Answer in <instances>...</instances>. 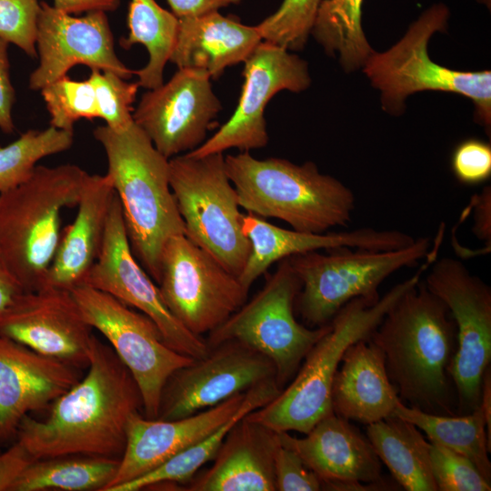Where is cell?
<instances>
[{
	"mask_svg": "<svg viewBox=\"0 0 491 491\" xmlns=\"http://www.w3.org/2000/svg\"><path fill=\"white\" fill-rule=\"evenodd\" d=\"M50 406L46 418L28 415L16 431V441L34 459L69 455L120 459L128 418L143 410L130 371L95 335L87 372Z\"/></svg>",
	"mask_w": 491,
	"mask_h": 491,
	"instance_id": "obj_1",
	"label": "cell"
},
{
	"mask_svg": "<svg viewBox=\"0 0 491 491\" xmlns=\"http://www.w3.org/2000/svg\"><path fill=\"white\" fill-rule=\"evenodd\" d=\"M368 339L381 350L388 377L405 405L430 414H456L449 375L456 328L446 304L424 280L396 300Z\"/></svg>",
	"mask_w": 491,
	"mask_h": 491,
	"instance_id": "obj_2",
	"label": "cell"
},
{
	"mask_svg": "<svg viewBox=\"0 0 491 491\" xmlns=\"http://www.w3.org/2000/svg\"><path fill=\"white\" fill-rule=\"evenodd\" d=\"M106 155L108 170L135 258L157 284L165 243L185 235L169 182V159L133 121L121 130L99 125L94 132Z\"/></svg>",
	"mask_w": 491,
	"mask_h": 491,
	"instance_id": "obj_3",
	"label": "cell"
},
{
	"mask_svg": "<svg viewBox=\"0 0 491 491\" xmlns=\"http://www.w3.org/2000/svg\"><path fill=\"white\" fill-rule=\"evenodd\" d=\"M426 260L412 276L378 300L356 297L346 303L306 354L290 384L270 402L249 413L247 418L276 432L306 434L334 413L332 386L345 352L354 343L368 339L396 300L422 279L434 257L427 256Z\"/></svg>",
	"mask_w": 491,
	"mask_h": 491,
	"instance_id": "obj_4",
	"label": "cell"
},
{
	"mask_svg": "<svg viewBox=\"0 0 491 491\" xmlns=\"http://www.w3.org/2000/svg\"><path fill=\"white\" fill-rule=\"evenodd\" d=\"M240 207L260 217L283 220L292 229L326 233L346 227L356 207L353 191L322 174L313 162L257 159L249 151L225 156Z\"/></svg>",
	"mask_w": 491,
	"mask_h": 491,
	"instance_id": "obj_5",
	"label": "cell"
},
{
	"mask_svg": "<svg viewBox=\"0 0 491 491\" xmlns=\"http://www.w3.org/2000/svg\"><path fill=\"white\" fill-rule=\"evenodd\" d=\"M90 174L72 164L37 165L0 194V251L25 291L45 286L61 237V212L76 206Z\"/></svg>",
	"mask_w": 491,
	"mask_h": 491,
	"instance_id": "obj_6",
	"label": "cell"
},
{
	"mask_svg": "<svg viewBox=\"0 0 491 491\" xmlns=\"http://www.w3.org/2000/svg\"><path fill=\"white\" fill-rule=\"evenodd\" d=\"M431 249L428 237L389 251L339 247L311 251L288 257L301 282L296 298L297 310L309 327L328 324L356 297L380 298L378 288L392 274L416 266Z\"/></svg>",
	"mask_w": 491,
	"mask_h": 491,
	"instance_id": "obj_7",
	"label": "cell"
},
{
	"mask_svg": "<svg viewBox=\"0 0 491 491\" xmlns=\"http://www.w3.org/2000/svg\"><path fill=\"white\" fill-rule=\"evenodd\" d=\"M169 182L185 235L238 276L250 254L237 195L221 153L169 159Z\"/></svg>",
	"mask_w": 491,
	"mask_h": 491,
	"instance_id": "obj_8",
	"label": "cell"
},
{
	"mask_svg": "<svg viewBox=\"0 0 491 491\" xmlns=\"http://www.w3.org/2000/svg\"><path fill=\"white\" fill-rule=\"evenodd\" d=\"M449 11L444 4L426 10L395 45L375 53L364 64V72L382 93L386 108L399 109L405 98L420 91H444L470 98L482 124L491 123L490 71L463 72L442 66L430 59L427 44L436 32L445 30Z\"/></svg>",
	"mask_w": 491,
	"mask_h": 491,
	"instance_id": "obj_9",
	"label": "cell"
},
{
	"mask_svg": "<svg viewBox=\"0 0 491 491\" xmlns=\"http://www.w3.org/2000/svg\"><path fill=\"white\" fill-rule=\"evenodd\" d=\"M300 288L301 282L288 259L279 261L262 289L208 334V347L227 340L249 346L273 362L276 383L282 389L330 326L328 323L309 327L297 322L294 306Z\"/></svg>",
	"mask_w": 491,
	"mask_h": 491,
	"instance_id": "obj_10",
	"label": "cell"
},
{
	"mask_svg": "<svg viewBox=\"0 0 491 491\" xmlns=\"http://www.w3.org/2000/svg\"><path fill=\"white\" fill-rule=\"evenodd\" d=\"M70 291L85 321L106 338L133 376L140 390L143 415L157 418L166 381L194 358L172 349L151 318L114 296L85 285Z\"/></svg>",
	"mask_w": 491,
	"mask_h": 491,
	"instance_id": "obj_11",
	"label": "cell"
},
{
	"mask_svg": "<svg viewBox=\"0 0 491 491\" xmlns=\"http://www.w3.org/2000/svg\"><path fill=\"white\" fill-rule=\"evenodd\" d=\"M425 284L447 306L456 328L449 366L456 414L480 404L483 377L491 361V288L459 260L443 257L428 267Z\"/></svg>",
	"mask_w": 491,
	"mask_h": 491,
	"instance_id": "obj_12",
	"label": "cell"
},
{
	"mask_svg": "<svg viewBox=\"0 0 491 491\" xmlns=\"http://www.w3.org/2000/svg\"><path fill=\"white\" fill-rule=\"evenodd\" d=\"M158 287L172 315L202 336L221 326L247 298L248 289L185 235L172 236L161 256Z\"/></svg>",
	"mask_w": 491,
	"mask_h": 491,
	"instance_id": "obj_13",
	"label": "cell"
},
{
	"mask_svg": "<svg viewBox=\"0 0 491 491\" xmlns=\"http://www.w3.org/2000/svg\"><path fill=\"white\" fill-rule=\"evenodd\" d=\"M82 285L105 292L147 316L176 352L194 359L209 352L205 339L192 334L172 315L158 286L133 254L115 193L100 253Z\"/></svg>",
	"mask_w": 491,
	"mask_h": 491,
	"instance_id": "obj_14",
	"label": "cell"
},
{
	"mask_svg": "<svg viewBox=\"0 0 491 491\" xmlns=\"http://www.w3.org/2000/svg\"><path fill=\"white\" fill-rule=\"evenodd\" d=\"M244 63V83L233 115L211 137L185 154L203 156L230 148L250 152L265 147L269 141L264 116L268 102L283 90L298 93L311 84L306 61L267 41L262 40Z\"/></svg>",
	"mask_w": 491,
	"mask_h": 491,
	"instance_id": "obj_15",
	"label": "cell"
},
{
	"mask_svg": "<svg viewBox=\"0 0 491 491\" xmlns=\"http://www.w3.org/2000/svg\"><path fill=\"white\" fill-rule=\"evenodd\" d=\"M267 380L276 381L275 365L267 356L240 341H224L171 375L162 391L157 418L195 414Z\"/></svg>",
	"mask_w": 491,
	"mask_h": 491,
	"instance_id": "obj_16",
	"label": "cell"
},
{
	"mask_svg": "<svg viewBox=\"0 0 491 491\" xmlns=\"http://www.w3.org/2000/svg\"><path fill=\"white\" fill-rule=\"evenodd\" d=\"M203 70L178 68L161 85L148 89L133 112L134 122L170 159L201 145L222 105Z\"/></svg>",
	"mask_w": 491,
	"mask_h": 491,
	"instance_id": "obj_17",
	"label": "cell"
},
{
	"mask_svg": "<svg viewBox=\"0 0 491 491\" xmlns=\"http://www.w3.org/2000/svg\"><path fill=\"white\" fill-rule=\"evenodd\" d=\"M36 51L39 64L29 77V87L35 91L67 75L76 65L112 72L124 79L135 74L115 53L114 36L104 11L76 17L41 2Z\"/></svg>",
	"mask_w": 491,
	"mask_h": 491,
	"instance_id": "obj_18",
	"label": "cell"
},
{
	"mask_svg": "<svg viewBox=\"0 0 491 491\" xmlns=\"http://www.w3.org/2000/svg\"><path fill=\"white\" fill-rule=\"evenodd\" d=\"M70 290L24 291L0 313V335L78 368L87 367L94 334Z\"/></svg>",
	"mask_w": 491,
	"mask_h": 491,
	"instance_id": "obj_19",
	"label": "cell"
},
{
	"mask_svg": "<svg viewBox=\"0 0 491 491\" xmlns=\"http://www.w3.org/2000/svg\"><path fill=\"white\" fill-rule=\"evenodd\" d=\"M328 490H372L387 487L382 480L381 461L367 436L349 420L332 413L305 437L277 432Z\"/></svg>",
	"mask_w": 491,
	"mask_h": 491,
	"instance_id": "obj_20",
	"label": "cell"
},
{
	"mask_svg": "<svg viewBox=\"0 0 491 491\" xmlns=\"http://www.w3.org/2000/svg\"><path fill=\"white\" fill-rule=\"evenodd\" d=\"M79 369L0 335V442L15 436L25 416L71 388Z\"/></svg>",
	"mask_w": 491,
	"mask_h": 491,
	"instance_id": "obj_21",
	"label": "cell"
},
{
	"mask_svg": "<svg viewBox=\"0 0 491 491\" xmlns=\"http://www.w3.org/2000/svg\"><path fill=\"white\" fill-rule=\"evenodd\" d=\"M246 392L177 419H150L134 412L127 421L125 446L118 469L105 491L149 473L207 436L235 415Z\"/></svg>",
	"mask_w": 491,
	"mask_h": 491,
	"instance_id": "obj_22",
	"label": "cell"
},
{
	"mask_svg": "<svg viewBox=\"0 0 491 491\" xmlns=\"http://www.w3.org/2000/svg\"><path fill=\"white\" fill-rule=\"evenodd\" d=\"M241 225L251 249L238 279L248 290L274 263L295 255L339 247L389 251L408 246L416 240L403 231L371 227L307 233L279 227L250 213L242 215Z\"/></svg>",
	"mask_w": 491,
	"mask_h": 491,
	"instance_id": "obj_23",
	"label": "cell"
},
{
	"mask_svg": "<svg viewBox=\"0 0 491 491\" xmlns=\"http://www.w3.org/2000/svg\"><path fill=\"white\" fill-rule=\"evenodd\" d=\"M246 416L229 430L212 466L191 478L185 490H276L274 453L277 433Z\"/></svg>",
	"mask_w": 491,
	"mask_h": 491,
	"instance_id": "obj_24",
	"label": "cell"
},
{
	"mask_svg": "<svg viewBox=\"0 0 491 491\" xmlns=\"http://www.w3.org/2000/svg\"><path fill=\"white\" fill-rule=\"evenodd\" d=\"M115 193L107 174L89 175L76 215L61 233L45 286L71 290L82 285L100 253Z\"/></svg>",
	"mask_w": 491,
	"mask_h": 491,
	"instance_id": "obj_25",
	"label": "cell"
},
{
	"mask_svg": "<svg viewBox=\"0 0 491 491\" xmlns=\"http://www.w3.org/2000/svg\"><path fill=\"white\" fill-rule=\"evenodd\" d=\"M331 401L335 414L366 426L394 416L402 401L388 377L381 350L369 339L354 343L345 352Z\"/></svg>",
	"mask_w": 491,
	"mask_h": 491,
	"instance_id": "obj_26",
	"label": "cell"
},
{
	"mask_svg": "<svg viewBox=\"0 0 491 491\" xmlns=\"http://www.w3.org/2000/svg\"><path fill=\"white\" fill-rule=\"evenodd\" d=\"M262 40L256 25H246L218 11L181 18L169 62L178 68L205 71L216 79L228 66L244 62Z\"/></svg>",
	"mask_w": 491,
	"mask_h": 491,
	"instance_id": "obj_27",
	"label": "cell"
},
{
	"mask_svg": "<svg viewBox=\"0 0 491 491\" xmlns=\"http://www.w3.org/2000/svg\"><path fill=\"white\" fill-rule=\"evenodd\" d=\"M280 391L276 380H267L248 389L235 415L207 436L149 473L114 486L109 491H138L165 483L189 481L203 466L214 458L229 430L240 419L270 402Z\"/></svg>",
	"mask_w": 491,
	"mask_h": 491,
	"instance_id": "obj_28",
	"label": "cell"
},
{
	"mask_svg": "<svg viewBox=\"0 0 491 491\" xmlns=\"http://www.w3.org/2000/svg\"><path fill=\"white\" fill-rule=\"evenodd\" d=\"M366 436L396 483L407 491H437L425 452V437L396 416L367 425Z\"/></svg>",
	"mask_w": 491,
	"mask_h": 491,
	"instance_id": "obj_29",
	"label": "cell"
},
{
	"mask_svg": "<svg viewBox=\"0 0 491 491\" xmlns=\"http://www.w3.org/2000/svg\"><path fill=\"white\" fill-rule=\"evenodd\" d=\"M395 416L423 431L430 442L453 450L473 462L491 482V444L486 436L487 421L483 406L466 415H436L400 402Z\"/></svg>",
	"mask_w": 491,
	"mask_h": 491,
	"instance_id": "obj_30",
	"label": "cell"
},
{
	"mask_svg": "<svg viewBox=\"0 0 491 491\" xmlns=\"http://www.w3.org/2000/svg\"><path fill=\"white\" fill-rule=\"evenodd\" d=\"M118 466V458L81 455L35 459L10 491H105Z\"/></svg>",
	"mask_w": 491,
	"mask_h": 491,
	"instance_id": "obj_31",
	"label": "cell"
},
{
	"mask_svg": "<svg viewBox=\"0 0 491 491\" xmlns=\"http://www.w3.org/2000/svg\"><path fill=\"white\" fill-rule=\"evenodd\" d=\"M128 35L120 40L125 49L143 45L148 53L146 65L135 70L138 85L153 89L164 83V69L169 62L178 30V19L161 7L155 0H131L129 4Z\"/></svg>",
	"mask_w": 491,
	"mask_h": 491,
	"instance_id": "obj_32",
	"label": "cell"
},
{
	"mask_svg": "<svg viewBox=\"0 0 491 491\" xmlns=\"http://www.w3.org/2000/svg\"><path fill=\"white\" fill-rule=\"evenodd\" d=\"M364 0H322L311 34L346 71L363 66L373 50L361 24Z\"/></svg>",
	"mask_w": 491,
	"mask_h": 491,
	"instance_id": "obj_33",
	"label": "cell"
},
{
	"mask_svg": "<svg viewBox=\"0 0 491 491\" xmlns=\"http://www.w3.org/2000/svg\"><path fill=\"white\" fill-rule=\"evenodd\" d=\"M74 130L50 125L28 130L5 146H0V194L25 182L43 158L71 147Z\"/></svg>",
	"mask_w": 491,
	"mask_h": 491,
	"instance_id": "obj_34",
	"label": "cell"
},
{
	"mask_svg": "<svg viewBox=\"0 0 491 491\" xmlns=\"http://www.w3.org/2000/svg\"><path fill=\"white\" fill-rule=\"evenodd\" d=\"M40 92L50 115V125L54 127L74 130L77 121L101 116L97 93L89 77L79 81L65 75Z\"/></svg>",
	"mask_w": 491,
	"mask_h": 491,
	"instance_id": "obj_35",
	"label": "cell"
},
{
	"mask_svg": "<svg viewBox=\"0 0 491 491\" xmlns=\"http://www.w3.org/2000/svg\"><path fill=\"white\" fill-rule=\"evenodd\" d=\"M322 0H283L277 10L256 26L264 41L287 50L305 47Z\"/></svg>",
	"mask_w": 491,
	"mask_h": 491,
	"instance_id": "obj_36",
	"label": "cell"
},
{
	"mask_svg": "<svg viewBox=\"0 0 491 491\" xmlns=\"http://www.w3.org/2000/svg\"><path fill=\"white\" fill-rule=\"evenodd\" d=\"M424 447L437 491L491 490V482L466 456L426 440Z\"/></svg>",
	"mask_w": 491,
	"mask_h": 491,
	"instance_id": "obj_37",
	"label": "cell"
},
{
	"mask_svg": "<svg viewBox=\"0 0 491 491\" xmlns=\"http://www.w3.org/2000/svg\"><path fill=\"white\" fill-rule=\"evenodd\" d=\"M88 77L96 90L100 118L105 125L114 130L128 126L134 121L133 104L140 87L138 83H130L115 73L97 69H91Z\"/></svg>",
	"mask_w": 491,
	"mask_h": 491,
	"instance_id": "obj_38",
	"label": "cell"
},
{
	"mask_svg": "<svg viewBox=\"0 0 491 491\" xmlns=\"http://www.w3.org/2000/svg\"><path fill=\"white\" fill-rule=\"evenodd\" d=\"M40 7L38 0H0V39L34 58Z\"/></svg>",
	"mask_w": 491,
	"mask_h": 491,
	"instance_id": "obj_39",
	"label": "cell"
},
{
	"mask_svg": "<svg viewBox=\"0 0 491 491\" xmlns=\"http://www.w3.org/2000/svg\"><path fill=\"white\" fill-rule=\"evenodd\" d=\"M277 433V432H276ZM276 490L317 491L323 489L322 480L293 449L278 437L274 453Z\"/></svg>",
	"mask_w": 491,
	"mask_h": 491,
	"instance_id": "obj_40",
	"label": "cell"
},
{
	"mask_svg": "<svg viewBox=\"0 0 491 491\" xmlns=\"http://www.w3.org/2000/svg\"><path fill=\"white\" fill-rule=\"evenodd\" d=\"M452 171L465 185H478L491 175V146L489 143L471 138L461 142L454 150Z\"/></svg>",
	"mask_w": 491,
	"mask_h": 491,
	"instance_id": "obj_41",
	"label": "cell"
},
{
	"mask_svg": "<svg viewBox=\"0 0 491 491\" xmlns=\"http://www.w3.org/2000/svg\"><path fill=\"white\" fill-rule=\"evenodd\" d=\"M7 49L8 43L0 39V129L6 134H10L15 129L12 116L15 89L10 78Z\"/></svg>",
	"mask_w": 491,
	"mask_h": 491,
	"instance_id": "obj_42",
	"label": "cell"
},
{
	"mask_svg": "<svg viewBox=\"0 0 491 491\" xmlns=\"http://www.w3.org/2000/svg\"><path fill=\"white\" fill-rule=\"evenodd\" d=\"M35 460L21 443L15 442L0 452V491H10L25 467Z\"/></svg>",
	"mask_w": 491,
	"mask_h": 491,
	"instance_id": "obj_43",
	"label": "cell"
},
{
	"mask_svg": "<svg viewBox=\"0 0 491 491\" xmlns=\"http://www.w3.org/2000/svg\"><path fill=\"white\" fill-rule=\"evenodd\" d=\"M470 205L474 211L473 233L490 248L491 245V188L486 186L472 196Z\"/></svg>",
	"mask_w": 491,
	"mask_h": 491,
	"instance_id": "obj_44",
	"label": "cell"
},
{
	"mask_svg": "<svg viewBox=\"0 0 491 491\" xmlns=\"http://www.w3.org/2000/svg\"><path fill=\"white\" fill-rule=\"evenodd\" d=\"M242 0H167L177 19L195 16L222 7L238 5Z\"/></svg>",
	"mask_w": 491,
	"mask_h": 491,
	"instance_id": "obj_45",
	"label": "cell"
},
{
	"mask_svg": "<svg viewBox=\"0 0 491 491\" xmlns=\"http://www.w3.org/2000/svg\"><path fill=\"white\" fill-rule=\"evenodd\" d=\"M121 0H53L54 6L68 14H80L93 11H115Z\"/></svg>",
	"mask_w": 491,
	"mask_h": 491,
	"instance_id": "obj_46",
	"label": "cell"
},
{
	"mask_svg": "<svg viewBox=\"0 0 491 491\" xmlns=\"http://www.w3.org/2000/svg\"><path fill=\"white\" fill-rule=\"evenodd\" d=\"M24 291L23 286L8 266L0 251V313Z\"/></svg>",
	"mask_w": 491,
	"mask_h": 491,
	"instance_id": "obj_47",
	"label": "cell"
},
{
	"mask_svg": "<svg viewBox=\"0 0 491 491\" xmlns=\"http://www.w3.org/2000/svg\"><path fill=\"white\" fill-rule=\"evenodd\" d=\"M488 1H489V0H479V2H483V3L488 2Z\"/></svg>",
	"mask_w": 491,
	"mask_h": 491,
	"instance_id": "obj_48",
	"label": "cell"
}]
</instances>
